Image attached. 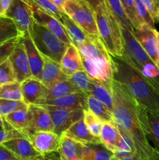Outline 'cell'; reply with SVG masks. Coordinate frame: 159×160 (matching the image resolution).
I'll return each mask as SVG.
<instances>
[{
  "mask_svg": "<svg viewBox=\"0 0 159 160\" xmlns=\"http://www.w3.org/2000/svg\"><path fill=\"white\" fill-rule=\"evenodd\" d=\"M114 122L119 131L133 144L137 154L143 160L154 150L147 139L149 133L147 110L115 80L112 83Z\"/></svg>",
  "mask_w": 159,
  "mask_h": 160,
  "instance_id": "6da1fadb",
  "label": "cell"
},
{
  "mask_svg": "<svg viewBox=\"0 0 159 160\" xmlns=\"http://www.w3.org/2000/svg\"><path fill=\"white\" fill-rule=\"evenodd\" d=\"M113 61L114 80L147 111L159 110L158 81L144 77L122 58Z\"/></svg>",
  "mask_w": 159,
  "mask_h": 160,
  "instance_id": "7a4b0ae2",
  "label": "cell"
},
{
  "mask_svg": "<svg viewBox=\"0 0 159 160\" xmlns=\"http://www.w3.org/2000/svg\"><path fill=\"white\" fill-rule=\"evenodd\" d=\"M84 70L94 81L112 87L114 81L113 58L108 52L99 38L88 35L78 47Z\"/></svg>",
  "mask_w": 159,
  "mask_h": 160,
  "instance_id": "3957f363",
  "label": "cell"
},
{
  "mask_svg": "<svg viewBox=\"0 0 159 160\" xmlns=\"http://www.w3.org/2000/svg\"><path fill=\"white\" fill-rule=\"evenodd\" d=\"M94 11L99 39L112 57H122L123 42L121 26L104 3L97 6Z\"/></svg>",
  "mask_w": 159,
  "mask_h": 160,
  "instance_id": "277c9868",
  "label": "cell"
},
{
  "mask_svg": "<svg viewBox=\"0 0 159 160\" xmlns=\"http://www.w3.org/2000/svg\"><path fill=\"white\" fill-rule=\"evenodd\" d=\"M63 12L84 32L92 37H98L94 9L86 0H65Z\"/></svg>",
  "mask_w": 159,
  "mask_h": 160,
  "instance_id": "5b68a950",
  "label": "cell"
},
{
  "mask_svg": "<svg viewBox=\"0 0 159 160\" xmlns=\"http://www.w3.org/2000/svg\"><path fill=\"white\" fill-rule=\"evenodd\" d=\"M30 34L36 48L42 56L60 62L68 45L62 42L55 34L35 22Z\"/></svg>",
  "mask_w": 159,
  "mask_h": 160,
  "instance_id": "8992f818",
  "label": "cell"
},
{
  "mask_svg": "<svg viewBox=\"0 0 159 160\" xmlns=\"http://www.w3.org/2000/svg\"><path fill=\"white\" fill-rule=\"evenodd\" d=\"M121 32L123 42V54L122 57L118 58H122L140 72L152 64H155L136 38L133 29L121 27Z\"/></svg>",
  "mask_w": 159,
  "mask_h": 160,
  "instance_id": "52a82bcc",
  "label": "cell"
},
{
  "mask_svg": "<svg viewBox=\"0 0 159 160\" xmlns=\"http://www.w3.org/2000/svg\"><path fill=\"white\" fill-rule=\"evenodd\" d=\"M6 17L13 22L20 35L32 31L34 21L31 7L26 0H12Z\"/></svg>",
  "mask_w": 159,
  "mask_h": 160,
  "instance_id": "ba28073f",
  "label": "cell"
},
{
  "mask_svg": "<svg viewBox=\"0 0 159 160\" xmlns=\"http://www.w3.org/2000/svg\"><path fill=\"white\" fill-rule=\"evenodd\" d=\"M50 114L54 132L61 136L74 123L84 118V110L82 109H70L59 108L55 106H45Z\"/></svg>",
  "mask_w": 159,
  "mask_h": 160,
  "instance_id": "9c48e42d",
  "label": "cell"
},
{
  "mask_svg": "<svg viewBox=\"0 0 159 160\" xmlns=\"http://www.w3.org/2000/svg\"><path fill=\"white\" fill-rule=\"evenodd\" d=\"M27 2L31 6L33 19L36 23L44 27L47 30L51 31V33L55 34L59 38H60L66 45H70L73 44L71 42V39L69 37V34L65 30V27L60 20H58L53 16L50 15L48 12L42 10L41 9L37 7L33 3L30 2Z\"/></svg>",
  "mask_w": 159,
  "mask_h": 160,
  "instance_id": "30bf717a",
  "label": "cell"
},
{
  "mask_svg": "<svg viewBox=\"0 0 159 160\" xmlns=\"http://www.w3.org/2000/svg\"><path fill=\"white\" fill-rule=\"evenodd\" d=\"M29 125L27 129V135L34 134L37 131H53L54 127L50 114L45 106L40 105H29Z\"/></svg>",
  "mask_w": 159,
  "mask_h": 160,
  "instance_id": "8fae6325",
  "label": "cell"
},
{
  "mask_svg": "<svg viewBox=\"0 0 159 160\" xmlns=\"http://www.w3.org/2000/svg\"><path fill=\"white\" fill-rule=\"evenodd\" d=\"M20 87L23 95V101L27 106H43L48 96V88L42 84L40 80L32 77L20 83Z\"/></svg>",
  "mask_w": 159,
  "mask_h": 160,
  "instance_id": "7c38bea8",
  "label": "cell"
},
{
  "mask_svg": "<svg viewBox=\"0 0 159 160\" xmlns=\"http://www.w3.org/2000/svg\"><path fill=\"white\" fill-rule=\"evenodd\" d=\"M9 59L13 68L17 82L20 84L25 80L32 78L29 61L21 37L9 56Z\"/></svg>",
  "mask_w": 159,
  "mask_h": 160,
  "instance_id": "4fadbf2b",
  "label": "cell"
},
{
  "mask_svg": "<svg viewBox=\"0 0 159 160\" xmlns=\"http://www.w3.org/2000/svg\"><path fill=\"white\" fill-rule=\"evenodd\" d=\"M60 138L53 131H37L27 136L28 140L41 155L58 152Z\"/></svg>",
  "mask_w": 159,
  "mask_h": 160,
  "instance_id": "5bb4252c",
  "label": "cell"
},
{
  "mask_svg": "<svg viewBox=\"0 0 159 160\" xmlns=\"http://www.w3.org/2000/svg\"><path fill=\"white\" fill-rule=\"evenodd\" d=\"M156 31L154 27L147 23H143L133 30L136 38L155 64L159 60L156 46Z\"/></svg>",
  "mask_w": 159,
  "mask_h": 160,
  "instance_id": "9a60e30c",
  "label": "cell"
},
{
  "mask_svg": "<svg viewBox=\"0 0 159 160\" xmlns=\"http://www.w3.org/2000/svg\"><path fill=\"white\" fill-rule=\"evenodd\" d=\"M44 66L38 80L48 89L60 81L69 79L62 71L59 62L43 56Z\"/></svg>",
  "mask_w": 159,
  "mask_h": 160,
  "instance_id": "2e32d148",
  "label": "cell"
},
{
  "mask_svg": "<svg viewBox=\"0 0 159 160\" xmlns=\"http://www.w3.org/2000/svg\"><path fill=\"white\" fill-rule=\"evenodd\" d=\"M2 145L10 151L18 160H34L41 155L30 141L25 138L11 139L3 143Z\"/></svg>",
  "mask_w": 159,
  "mask_h": 160,
  "instance_id": "e0dca14e",
  "label": "cell"
},
{
  "mask_svg": "<svg viewBox=\"0 0 159 160\" xmlns=\"http://www.w3.org/2000/svg\"><path fill=\"white\" fill-rule=\"evenodd\" d=\"M21 40L24 45L26 56L29 61L31 74L34 78L38 79L44 66V59L41 53L38 51L33 42L30 33H26L21 36Z\"/></svg>",
  "mask_w": 159,
  "mask_h": 160,
  "instance_id": "ac0fdd59",
  "label": "cell"
},
{
  "mask_svg": "<svg viewBox=\"0 0 159 160\" xmlns=\"http://www.w3.org/2000/svg\"><path fill=\"white\" fill-rule=\"evenodd\" d=\"M43 106H51L70 109L87 110V95L82 92H75L55 99L46 101Z\"/></svg>",
  "mask_w": 159,
  "mask_h": 160,
  "instance_id": "d6986e66",
  "label": "cell"
},
{
  "mask_svg": "<svg viewBox=\"0 0 159 160\" xmlns=\"http://www.w3.org/2000/svg\"><path fill=\"white\" fill-rule=\"evenodd\" d=\"M59 63L62 73L69 78L76 72L84 70L79 50L73 44L68 45Z\"/></svg>",
  "mask_w": 159,
  "mask_h": 160,
  "instance_id": "ffe728a7",
  "label": "cell"
},
{
  "mask_svg": "<svg viewBox=\"0 0 159 160\" xmlns=\"http://www.w3.org/2000/svg\"><path fill=\"white\" fill-rule=\"evenodd\" d=\"M83 145L74 139L62 134L58 153L61 160H82Z\"/></svg>",
  "mask_w": 159,
  "mask_h": 160,
  "instance_id": "44dd1931",
  "label": "cell"
},
{
  "mask_svg": "<svg viewBox=\"0 0 159 160\" xmlns=\"http://www.w3.org/2000/svg\"><path fill=\"white\" fill-rule=\"evenodd\" d=\"M99 138L107 149L115 153L121 139V134L116 123L115 122L103 123Z\"/></svg>",
  "mask_w": 159,
  "mask_h": 160,
  "instance_id": "7402d4cb",
  "label": "cell"
},
{
  "mask_svg": "<svg viewBox=\"0 0 159 160\" xmlns=\"http://www.w3.org/2000/svg\"><path fill=\"white\" fill-rule=\"evenodd\" d=\"M62 134L74 139L76 142H80L83 145L101 143L99 138L94 137L90 132L87 125H86L85 122H84V118L81 119L78 122H76V123H74L71 128H69Z\"/></svg>",
  "mask_w": 159,
  "mask_h": 160,
  "instance_id": "603a6c76",
  "label": "cell"
},
{
  "mask_svg": "<svg viewBox=\"0 0 159 160\" xmlns=\"http://www.w3.org/2000/svg\"><path fill=\"white\" fill-rule=\"evenodd\" d=\"M5 122L10 128L17 130L21 133L22 135L26 138L27 129L29 125V113L28 108L23 109H19L12 113L9 114L6 117H3Z\"/></svg>",
  "mask_w": 159,
  "mask_h": 160,
  "instance_id": "cb8c5ba5",
  "label": "cell"
},
{
  "mask_svg": "<svg viewBox=\"0 0 159 160\" xmlns=\"http://www.w3.org/2000/svg\"><path fill=\"white\" fill-rule=\"evenodd\" d=\"M88 95H92L95 98L102 102L111 111L113 109V95L112 87L106 85L104 83L92 80L91 85Z\"/></svg>",
  "mask_w": 159,
  "mask_h": 160,
  "instance_id": "d4e9b609",
  "label": "cell"
},
{
  "mask_svg": "<svg viewBox=\"0 0 159 160\" xmlns=\"http://www.w3.org/2000/svg\"><path fill=\"white\" fill-rule=\"evenodd\" d=\"M114 155L101 143L86 144L83 146L82 160H113Z\"/></svg>",
  "mask_w": 159,
  "mask_h": 160,
  "instance_id": "484cf974",
  "label": "cell"
},
{
  "mask_svg": "<svg viewBox=\"0 0 159 160\" xmlns=\"http://www.w3.org/2000/svg\"><path fill=\"white\" fill-rule=\"evenodd\" d=\"M60 21L65 27V30L69 34V37L71 39L73 45H74L76 48H78L82 44L84 43L87 38L88 37V34H86L66 14H62Z\"/></svg>",
  "mask_w": 159,
  "mask_h": 160,
  "instance_id": "4316f807",
  "label": "cell"
},
{
  "mask_svg": "<svg viewBox=\"0 0 159 160\" xmlns=\"http://www.w3.org/2000/svg\"><path fill=\"white\" fill-rule=\"evenodd\" d=\"M87 110L91 112L103 123L114 122L112 111L90 95H87Z\"/></svg>",
  "mask_w": 159,
  "mask_h": 160,
  "instance_id": "83f0119b",
  "label": "cell"
},
{
  "mask_svg": "<svg viewBox=\"0 0 159 160\" xmlns=\"http://www.w3.org/2000/svg\"><path fill=\"white\" fill-rule=\"evenodd\" d=\"M79 92L80 91H79V89L70 81V79H67L57 83L53 87L48 89V94L46 101L55 99V98H60L64 95Z\"/></svg>",
  "mask_w": 159,
  "mask_h": 160,
  "instance_id": "f1b7e54d",
  "label": "cell"
},
{
  "mask_svg": "<svg viewBox=\"0 0 159 160\" xmlns=\"http://www.w3.org/2000/svg\"><path fill=\"white\" fill-rule=\"evenodd\" d=\"M149 133L148 141L154 144V148L159 152V110L147 111Z\"/></svg>",
  "mask_w": 159,
  "mask_h": 160,
  "instance_id": "f546056e",
  "label": "cell"
},
{
  "mask_svg": "<svg viewBox=\"0 0 159 160\" xmlns=\"http://www.w3.org/2000/svg\"><path fill=\"white\" fill-rule=\"evenodd\" d=\"M104 2L106 7L113 14L122 28L133 29L130 21L125 13L120 0H104Z\"/></svg>",
  "mask_w": 159,
  "mask_h": 160,
  "instance_id": "4dcf8cb0",
  "label": "cell"
},
{
  "mask_svg": "<svg viewBox=\"0 0 159 160\" xmlns=\"http://www.w3.org/2000/svg\"><path fill=\"white\" fill-rule=\"evenodd\" d=\"M20 34L17 31L15 24L7 17H0V45L19 37Z\"/></svg>",
  "mask_w": 159,
  "mask_h": 160,
  "instance_id": "1f68e13d",
  "label": "cell"
},
{
  "mask_svg": "<svg viewBox=\"0 0 159 160\" xmlns=\"http://www.w3.org/2000/svg\"><path fill=\"white\" fill-rule=\"evenodd\" d=\"M0 98L13 101H23L20 83L14 82L0 86Z\"/></svg>",
  "mask_w": 159,
  "mask_h": 160,
  "instance_id": "d6a6232c",
  "label": "cell"
},
{
  "mask_svg": "<svg viewBox=\"0 0 159 160\" xmlns=\"http://www.w3.org/2000/svg\"><path fill=\"white\" fill-rule=\"evenodd\" d=\"M69 79L79 89V91L88 95L89 90H90V85H91L92 80L87 75L85 70H83L76 72L73 75H71Z\"/></svg>",
  "mask_w": 159,
  "mask_h": 160,
  "instance_id": "836d02e7",
  "label": "cell"
},
{
  "mask_svg": "<svg viewBox=\"0 0 159 160\" xmlns=\"http://www.w3.org/2000/svg\"><path fill=\"white\" fill-rule=\"evenodd\" d=\"M26 108H28V106L23 101H13L0 98V116L2 117H6L19 109Z\"/></svg>",
  "mask_w": 159,
  "mask_h": 160,
  "instance_id": "e575fe53",
  "label": "cell"
},
{
  "mask_svg": "<svg viewBox=\"0 0 159 160\" xmlns=\"http://www.w3.org/2000/svg\"><path fill=\"white\" fill-rule=\"evenodd\" d=\"M84 120L90 132L94 137L99 138L102 128L103 122H101L98 117L94 115L89 110H84Z\"/></svg>",
  "mask_w": 159,
  "mask_h": 160,
  "instance_id": "d590c367",
  "label": "cell"
},
{
  "mask_svg": "<svg viewBox=\"0 0 159 160\" xmlns=\"http://www.w3.org/2000/svg\"><path fill=\"white\" fill-rule=\"evenodd\" d=\"M17 82L13 68L9 59L0 64V86Z\"/></svg>",
  "mask_w": 159,
  "mask_h": 160,
  "instance_id": "8d00e7d4",
  "label": "cell"
},
{
  "mask_svg": "<svg viewBox=\"0 0 159 160\" xmlns=\"http://www.w3.org/2000/svg\"><path fill=\"white\" fill-rule=\"evenodd\" d=\"M26 1L33 3L37 7L41 9L42 10L48 12L50 15L53 16L59 20H60L62 14L64 13L62 10H60L57 6H55L49 0H26Z\"/></svg>",
  "mask_w": 159,
  "mask_h": 160,
  "instance_id": "74e56055",
  "label": "cell"
},
{
  "mask_svg": "<svg viewBox=\"0 0 159 160\" xmlns=\"http://www.w3.org/2000/svg\"><path fill=\"white\" fill-rule=\"evenodd\" d=\"M134 6H135L136 13H137V17L140 25L143 24V23H147V24L154 28L155 23L151 19L150 14L148 13L142 0H134Z\"/></svg>",
  "mask_w": 159,
  "mask_h": 160,
  "instance_id": "f35d334b",
  "label": "cell"
},
{
  "mask_svg": "<svg viewBox=\"0 0 159 160\" xmlns=\"http://www.w3.org/2000/svg\"><path fill=\"white\" fill-rule=\"evenodd\" d=\"M122 6L125 11L126 17L132 24L133 30L140 26L137 13H136L135 6H134V0H120Z\"/></svg>",
  "mask_w": 159,
  "mask_h": 160,
  "instance_id": "ab89813d",
  "label": "cell"
},
{
  "mask_svg": "<svg viewBox=\"0 0 159 160\" xmlns=\"http://www.w3.org/2000/svg\"><path fill=\"white\" fill-rule=\"evenodd\" d=\"M21 36L12 38L8 42H5L2 45H0V64L2 62H4L6 59H9V56L13 51L14 48L17 45V42L20 40Z\"/></svg>",
  "mask_w": 159,
  "mask_h": 160,
  "instance_id": "60d3db41",
  "label": "cell"
},
{
  "mask_svg": "<svg viewBox=\"0 0 159 160\" xmlns=\"http://www.w3.org/2000/svg\"><path fill=\"white\" fill-rule=\"evenodd\" d=\"M154 23H159V0H142Z\"/></svg>",
  "mask_w": 159,
  "mask_h": 160,
  "instance_id": "b9f144b4",
  "label": "cell"
},
{
  "mask_svg": "<svg viewBox=\"0 0 159 160\" xmlns=\"http://www.w3.org/2000/svg\"><path fill=\"white\" fill-rule=\"evenodd\" d=\"M0 160H18L10 151L2 145H0Z\"/></svg>",
  "mask_w": 159,
  "mask_h": 160,
  "instance_id": "7bdbcfd3",
  "label": "cell"
},
{
  "mask_svg": "<svg viewBox=\"0 0 159 160\" xmlns=\"http://www.w3.org/2000/svg\"><path fill=\"white\" fill-rule=\"evenodd\" d=\"M12 2V0H0V17H6Z\"/></svg>",
  "mask_w": 159,
  "mask_h": 160,
  "instance_id": "ee69618b",
  "label": "cell"
},
{
  "mask_svg": "<svg viewBox=\"0 0 159 160\" xmlns=\"http://www.w3.org/2000/svg\"><path fill=\"white\" fill-rule=\"evenodd\" d=\"M34 160H61L58 152L48 153V154L39 155Z\"/></svg>",
  "mask_w": 159,
  "mask_h": 160,
  "instance_id": "f6af8a7d",
  "label": "cell"
},
{
  "mask_svg": "<svg viewBox=\"0 0 159 160\" xmlns=\"http://www.w3.org/2000/svg\"><path fill=\"white\" fill-rule=\"evenodd\" d=\"M49 1L51 2H52L55 6H57L60 10H62L63 12V6L65 0H49Z\"/></svg>",
  "mask_w": 159,
  "mask_h": 160,
  "instance_id": "bcb514c9",
  "label": "cell"
},
{
  "mask_svg": "<svg viewBox=\"0 0 159 160\" xmlns=\"http://www.w3.org/2000/svg\"><path fill=\"white\" fill-rule=\"evenodd\" d=\"M86 1L88 3H90L94 9H95V8L98 6H99V5L104 3V0H86Z\"/></svg>",
  "mask_w": 159,
  "mask_h": 160,
  "instance_id": "7dc6e473",
  "label": "cell"
},
{
  "mask_svg": "<svg viewBox=\"0 0 159 160\" xmlns=\"http://www.w3.org/2000/svg\"><path fill=\"white\" fill-rule=\"evenodd\" d=\"M145 160H159V152L154 149V151H153L152 154H151L147 159Z\"/></svg>",
  "mask_w": 159,
  "mask_h": 160,
  "instance_id": "c3c4849f",
  "label": "cell"
},
{
  "mask_svg": "<svg viewBox=\"0 0 159 160\" xmlns=\"http://www.w3.org/2000/svg\"><path fill=\"white\" fill-rule=\"evenodd\" d=\"M119 160H143L138 155H133V156H130V157H127V158H124V159H122Z\"/></svg>",
  "mask_w": 159,
  "mask_h": 160,
  "instance_id": "681fc988",
  "label": "cell"
},
{
  "mask_svg": "<svg viewBox=\"0 0 159 160\" xmlns=\"http://www.w3.org/2000/svg\"><path fill=\"white\" fill-rule=\"evenodd\" d=\"M156 46H157V55L159 56V32L156 31Z\"/></svg>",
  "mask_w": 159,
  "mask_h": 160,
  "instance_id": "f907efd6",
  "label": "cell"
},
{
  "mask_svg": "<svg viewBox=\"0 0 159 160\" xmlns=\"http://www.w3.org/2000/svg\"><path fill=\"white\" fill-rule=\"evenodd\" d=\"M3 124H4V118L0 116V128H2L3 126Z\"/></svg>",
  "mask_w": 159,
  "mask_h": 160,
  "instance_id": "816d5d0a",
  "label": "cell"
},
{
  "mask_svg": "<svg viewBox=\"0 0 159 160\" xmlns=\"http://www.w3.org/2000/svg\"><path fill=\"white\" fill-rule=\"evenodd\" d=\"M156 65H157V68H158V70H159V60L157 61V63H156Z\"/></svg>",
  "mask_w": 159,
  "mask_h": 160,
  "instance_id": "f5cc1de1",
  "label": "cell"
}]
</instances>
